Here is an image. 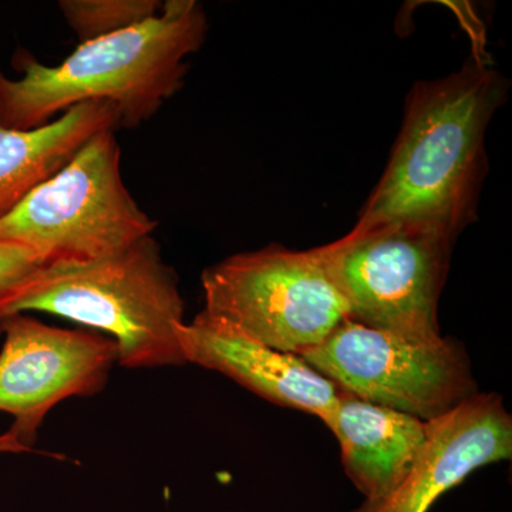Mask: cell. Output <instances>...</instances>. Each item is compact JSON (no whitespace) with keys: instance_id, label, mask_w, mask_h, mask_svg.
Wrapping results in <instances>:
<instances>
[{"instance_id":"9","label":"cell","mask_w":512,"mask_h":512,"mask_svg":"<svg viewBox=\"0 0 512 512\" xmlns=\"http://www.w3.org/2000/svg\"><path fill=\"white\" fill-rule=\"evenodd\" d=\"M512 417L498 393L478 392L427 421L426 440L402 483L349 512H429L478 468L511 460Z\"/></svg>"},{"instance_id":"2","label":"cell","mask_w":512,"mask_h":512,"mask_svg":"<svg viewBox=\"0 0 512 512\" xmlns=\"http://www.w3.org/2000/svg\"><path fill=\"white\" fill-rule=\"evenodd\" d=\"M208 18L195 0H167L160 13L133 28L80 43L47 66L18 50L10 79L0 72V127L32 130L77 104L106 101L120 128H136L183 89L187 59L204 45Z\"/></svg>"},{"instance_id":"12","label":"cell","mask_w":512,"mask_h":512,"mask_svg":"<svg viewBox=\"0 0 512 512\" xmlns=\"http://www.w3.org/2000/svg\"><path fill=\"white\" fill-rule=\"evenodd\" d=\"M104 130H120L119 111L106 101L77 104L32 130L0 127V220Z\"/></svg>"},{"instance_id":"4","label":"cell","mask_w":512,"mask_h":512,"mask_svg":"<svg viewBox=\"0 0 512 512\" xmlns=\"http://www.w3.org/2000/svg\"><path fill=\"white\" fill-rule=\"evenodd\" d=\"M116 131L90 138L3 217L0 241L30 249L43 265L79 264L153 235L158 222L124 184Z\"/></svg>"},{"instance_id":"3","label":"cell","mask_w":512,"mask_h":512,"mask_svg":"<svg viewBox=\"0 0 512 512\" xmlns=\"http://www.w3.org/2000/svg\"><path fill=\"white\" fill-rule=\"evenodd\" d=\"M30 312L109 333L127 369L185 365L180 279L153 235L94 261L39 266L0 293V319Z\"/></svg>"},{"instance_id":"8","label":"cell","mask_w":512,"mask_h":512,"mask_svg":"<svg viewBox=\"0 0 512 512\" xmlns=\"http://www.w3.org/2000/svg\"><path fill=\"white\" fill-rule=\"evenodd\" d=\"M0 412L32 450L47 413L70 397L100 393L119 362L113 339L96 330L60 329L28 313L0 319Z\"/></svg>"},{"instance_id":"1","label":"cell","mask_w":512,"mask_h":512,"mask_svg":"<svg viewBox=\"0 0 512 512\" xmlns=\"http://www.w3.org/2000/svg\"><path fill=\"white\" fill-rule=\"evenodd\" d=\"M505 97L504 77L480 62L417 83L386 170L353 229L424 225L458 237L474 220L487 170L485 133Z\"/></svg>"},{"instance_id":"7","label":"cell","mask_w":512,"mask_h":512,"mask_svg":"<svg viewBox=\"0 0 512 512\" xmlns=\"http://www.w3.org/2000/svg\"><path fill=\"white\" fill-rule=\"evenodd\" d=\"M303 359L342 392L431 421L480 392L458 340H410L346 319Z\"/></svg>"},{"instance_id":"13","label":"cell","mask_w":512,"mask_h":512,"mask_svg":"<svg viewBox=\"0 0 512 512\" xmlns=\"http://www.w3.org/2000/svg\"><path fill=\"white\" fill-rule=\"evenodd\" d=\"M160 0H60L64 20L80 43L123 32L154 18Z\"/></svg>"},{"instance_id":"5","label":"cell","mask_w":512,"mask_h":512,"mask_svg":"<svg viewBox=\"0 0 512 512\" xmlns=\"http://www.w3.org/2000/svg\"><path fill=\"white\" fill-rule=\"evenodd\" d=\"M457 235L424 225H380L316 248L345 296L349 319L410 340L443 338L439 302Z\"/></svg>"},{"instance_id":"11","label":"cell","mask_w":512,"mask_h":512,"mask_svg":"<svg viewBox=\"0 0 512 512\" xmlns=\"http://www.w3.org/2000/svg\"><path fill=\"white\" fill-rule=\"evenodd\" d=\"M323 424L338 440L346 477L366 501L402 483L426 440V421L342 390Z\"/></svg>"},{"instance_id":"10","label":"cell","mask_w":512,"mask_h":512,"mask_svg":"<svg viewBox=\"0 0 512 512\" xmlns=\"http://www.w3.org/2000/svg\"><path fill=\"white\" fill-rule=\"evenodd\" d=\"M185 363L214 370L268 402L325 421L340 390L302 356L269 348L205 311L177 330Z\"/></svg>"},{"instance_id":"14","label":"cell","mask_w":512,"mask_h":512,"mask_svg":"<svg viewBox=\"0 0 512 512\" xmlns=\"http://www.w3.org/2000/svg\"><path fill=\"white\" fill-rule=\"evenodd\" d=\"M35 252L13 242L0 241V293L8 291L42 266Z\"/></svg>"},{"instance_id":"6","label":"cell","mask_w":512,"mask_h":512,"mask_svg":"<svg viewBox=\"0 0 512 512\" xmlns=\"http://www.w3.org/2000/svg\"><path fill=\"white\" fill-rule=\"evenodd\" d=\"M201 284L205 312L281 352L316 348L350 316L316 248L274 244L228 256L202 272Z\"/></svg>"}]
</instances>
